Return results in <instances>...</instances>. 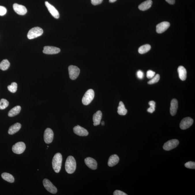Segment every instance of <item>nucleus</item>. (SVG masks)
<instances>
[{
	"mask_svg": "<svg viewBox=\"0 0 195 195\" xmlns=\"http://www.w3.org/2000/svg\"><path fill=\"white\" fill-rule=\"evenodd\" d=\"M178 107V104L177 100L175 99L172 100L170 103V114L172 116L175 115L177 112Z\"/></svg>",
	"mask_w": 195,
	"mask_h": 195,
	"instance_id": "18",
	"label": "nucleus"
},
{
	"mask_svg": "<svg viewBox=\"0 0 195 195\" xmlns=\"http://www.w3.org/2000/svg\"><path fill=\"white\" fill-rule=\"evenodd\" d=\"M178 72L179 73V78L182 81H185L186 78L187 72L186 69L182 66H180L178 67L177 70Z\"/></svg>",
	"mask_w": 195,
	"mask_h": 195,
	"instance_id": "21",
	"label": "nucleus"
},
{
	"mask_svg": "<svg viewBox=\"0 0 195 195\" xmlns=\"http://www.w3.org/2000/svg\"><path fill=\"white\" fill-rule=\"evenodd\" d=\"M43 30L39 27H35L31 29L29 31L27 37L29 39H33L42 35L43 33Z\"/></svg>",
	"mask_w": 195,
	"mask_h": 195,
	"instance_id": "3",
	"label": "nucleus"
},
{
	"mask_svg": "<svg viewBox=\"0 0 195 195\" xmlns=\"http://www.w3.org/2000/svg\"><path fill=\"white\" fill-rule=\"evenodd\" d=\"M185 166L188 168L195 169V163L193 162H187L185 164Z\"/></svg>",
	"mask_w": 195,
	"mask_h": 195,
	"instance_id": "32",
	"label": "nucleus"
},
{
	"mask_svg": "<svg viewBox=\"0 0 195 195\" xmlns=\"http://www.w3.org/2000/svg\"><path fill=\"white\" fill-rule=\"evenodd\" d=\"M2 177L4 180L9 183H13L14 182V178L13 176L9 173H3L2 174Z\"/></svg>",
	"mask_w": 195,
	"mask_h": 195,
	"instance_id": "26",
	"label": "nucleus"
},
{
	"mask_svg": "<svg viewBox=\"0 0 195 195\" xmlns=\"http://www.w3.org/2000/svg\"><path fill=\"white\" fill-rule=\"evenodd\" d=\"M43 184L46 189L50 193L55 194L58 191L57 187L48 179H44Z\"/></svg>",
	"mask_w": 195,
	"mask_h": 195,
	"instance_id": "7",
	"label": "nucleus"
},
{
	"mask_svg": "<svg viewBox=\"0 0 195 195\" xmlns=\"http://www.w3.org/2000/svg\"><path fill=\"white\" fill-rule=\"evenodd\" d=\"M94 92L91 89H89L86 92L82 99V103L85 105H87L89 104L94 99Z\"/></svg>",
	"mask_w": 195,
	"mask_h": 195,
	"instance_id": "4",
	"label": "nucleus"
},
{
	"mask_svg": "<svg viewBox=\"0 0 195 195\" xmlns=\"http://www.w3.org/2000/svg\"><path fill=\"white\" fill-rule=\"evenodd\" d=\"M21 125L19 123H16L13 125L11 126L8 130V134L12 135L15 134V133L19 131L20 129Z\"/></svg>",
	"mask_w": 195,
	"mask_h": 195,
	"instance_id": "22",
	"label": "nucleus"
},
{
	"mask_svg": "<svg viewBox=\"0 0 195 195\" xmlns=\"http://www.w3.org/2000/svg\"><path fill=\"white\" fill-rule=\"evenodd\" d=\"M61 50L58 47L50 46H46L44 47L43 52L44 53L49 55H52L59 53Z\"/></svg>",
	"mask_w": 195,
	"mask_h": 195,
	"instance_id": "11",
	"label": "nucleus"
},
{
	"mask_svg": "<svg viewBox=\"0 0 195 195\" xmlns=\"http://www.w3.org/2000/svg\"><path fill=\"white\" fill-rule=\"evenodd\" d=\"M21 110V107L20 106H16L10 110L8 113V116L9 117H12L18 115L19 114Z\"/></svg>",
	"mask_w": 195,
	"mask_h": 195,
	"instance_id": "23",
	"label": "nucleus"
},
{
	"mask_svg": "<svg viewBox=\"0 0 195 195\" xmlns=\"http://www.w3.org/2000/svg\"><path fill=\"white\" fill-rule=\"evenodd\" d=\"M193 123V119L190 117L183 118L181 121L180 126L181 129L183 130H186L192 125Z\"/></svg>",
	"mask_w": 195,
	"mask_h": 195,
	"instance_id": "10",
	"label": "nucleus"
},
{
	"mask_svg": "<svg viewBox=\"0 0 195 195\" xmlns=\"http://www.w3.org/2000/svg\"><path fill=\"white\" fill-rule=\"evenodd\" d=\"M170 25V23L164 21L158 24L156 27V31L158 33H162L166 31Z\"/></svg>",
	"mask_w": 195,
	"mask_h": 195,
	"instance_id": "13",
	"label": "nucleus"
},
{
	"mask_svg": "<svg viewBox=\"0 0 195 195\" xmlns=\"http://www.w3.org/2000/svg\"><path fill=\"white\" fill-rule=\"evenodd\" d=\"M152 3L151 0H147L140 4L138 6V8L140 10L146 11L151 7Z\"/></svg>",
	"mask_w": 195,
	"mask_h": 195,
	"instance_id": "20",
	"label": "nucleus"
},
{
	"mask_svg": "<svg viewBox=\"0 0 195 195\" xmlns=\"http://www.w3.org/2000/svg\"><path fill=\"white\" fill-rule=\"evenodd\" d=\"M117 109V113L120 115H125L127 114V110L122 102L120 101L119 102Z\"/></svg>",
	"mask_w": 195,
	"mask_h": 195,
	"instance_id": "24",
	"label": "nucleus"
},
{
	"mask_svg": "<svg viewBox=\"0 0 195 195\" xmlns=\"http://www.w3.org/2000/svg\"><path fill=\"white\" fill-rule=\"evenodd\" d=\"M74 132L75 134L80 136H86L89 134L87 130L79 125L74 127Z\"/></svg>",
	"mask_w": 195,
	"mask_h": 195,
	"instance_id": "15",
	"label": "nucleus"
},
{
	"mask_svg": "<svg viewBox=\"0 0 195 195\" xmlns=\"http://www.w3.org/2000/svg\"><path fill=\"white\" fill-rule=\"evenodd\" d=\"M18 88V85L17 83L14 82L11 83V85L8 86V90L11 93H15L16 91Z\"/></svg>",
	"mask_w": 195,
	"mask_h": 195,
	"instance_id": "28",
	"label": "nucleus"
},
{
	"mask_svg": "<svg viewBox=\"0 0 195 195\" xmlns=\"http://www.w3.org/2000/svg\"><path fill=\"white\" fill-rule=\"evenodd\" d=\"M119 158L117 155L114 154L110 156L109 158L108 165L109 167H112L118 164Z\"/></svg>",
	"mask_w": 195,
	"mask_h": 195,
	"instance_id": "19",
	"label": "nucleus"
},
{
	"mask_svg": "<svg viewBox=\"0 0 195 195\" xmlns=\"http://www.w3.org/2000/svg\"><path fill=\"white\" fill-rule=\"evenodd\" d=\"M102 113L100 111H98L94 114L93 116V121L94 126L99 125L101 123L102 118Z\"/></svg>",
	"mask_w": 195,
	"mask_h": 195,
	"instance_id": "17",
	"label": "nucleus"
},
{
	"mask_svg": "<svg viewBox=\"0 0 195 195\" xmlns=\"http://www.w3.org/2000/svg\"><path fill=\"white\" fill-rule=\"evenodd\" d=\"M137 75L138 78L140 79H142L143 78V77H144V74L142 72V71L139 70L137 72Z\"/></svg>",
	"mask_w": 195,
	"mask_h": 195,
	"instance_id": "36",
	"label": "nucleus"
},
{
	"mask_svg": "<svg viewBox=\"0 0 195 195\" xmlns=\"http://www.w3.org/2000/svg\"><path fill=\"white\" fill-rule=\"evenodd\" d=\"M14 10L17 14L20 15H24L26 14L27 10L26 8L24 5L15 3L13 5Z\"/></svg>",
	"mask_w": 195,
	"mask_h": 195,
	"instance_id": "14",
	"label": "nucleus"
},
{
	"mask_svg": "<svg viewBox=\"0 0 195 195\" xmlns=\"http://www.w3.org/2000/svg\"><path fill=\"white\" fill-rule=\"evenodd\" d=\"M114 195H127V194L119 190H116L114 192Z\"/></svg>",
	"mask_w": 195,
	"mask_h": 195,
	"instance_id": "37",
	"label": "nucleus"
},
{
	"mask_svg": "<svg viewBox=\"0 0 195 195\" xmlns=\"http://www.w3.org/2000/svg\"><path fill=\"white\" fill-rule=\"evenodd\" d=\"M62 156L61 153H57L54 155L52 161L53 168L57 173L61 170L62 162Z\"/></svg>",
	"mask_w": 195,
	"mask_h": 195,
	"instance_id": "2",
	"label": "nucleus"
},
{
	"mask_svg": "<svg viewBox=\"0 0 195 195\" xmlns=\"http://www.w3.org/2000/svg\"><path fill=\"white\" fill-rule=\"evenodd\" d=\"M91 3L93 5H96L102 3L103 0H91Z\"/></svg>",
	"mask_w": 195,
	"mask_h": 195,
	"instance_id": "35",
	"label": "nucleus"
},
{
	"mask_svg": "<svg viewBox=\"0 0 195 195\" xmlns=\"http://www.w3.org/2000/svg\"><path fill=\"white\" fill-rule=\"evenodd\" d=\"M101 124H102V126L104 125V121H103L102 122H101Z\"/></svg>",
	"mask_w": 195,
	"mask_h": 195,
	"instance_id": "40",
	"label": "nucleus"
},
{
	"mask_svg": "<svg viewBox=\"0 0 195 195\" xmlns=\"http://www.w3.org/2000/svg\"><path fill=\"white\" fill-rule=\"evenodd\" d=\"M9 102L6 100L2 99L0 101V109L4 110L8 106Z\"/></svg>",
	"mask_w": 195,
	"mask_h": 195,
	"instance_id": "29",
	"label": "nucleus"
},
{
	"mask_svg": "<svg viewBox=\"0 0 195 195\" xmlns=\"http://www.w3.org/2000/svg\"><path fill=\"white\" fill-rule=\"evenodd\" d=\"M179 143V140L176 139L170 140L164 143L163 148L166 151H170L177 147Z\"/></svg>",
	"mask_w": 195,
	"mask_h": 195,
	"instance_id": "8",
	"label": "nucleus"
},
{
	"mask_svg": "<svg viewBox=\"0 0 195 195\" xmlns=\"http://www.w3.org/2000/svg\"><path fill=\"white\" fill-rule=\"evenodd\" d=\"M160 80V76L159 74H157L155 76L151 79L148 82L149 84H153L154 83L158 82Z\"/></svg>",
	"mask_w": 195,
	"mask_h": 195,
	"instance_id": "31",
	"label": "nucleus"
},
{
	"mask_svg": "<svg viewBox=\"0 0 195 195\" xmlns=\"http://www.w3.org/2000/svg\"><path fill=\"white\" fill-rule=\"evenodd\" d=\"M150 106V108L147 109V111L149 112L153 113L155 111V102L154 101H151L149 103Z\"/></svg>",
	"mask_w": 195,
	"mask_h": 195,
	"instance_id": "30",
	"label": "nucleus"
},
{
	"mask_svg": "<svg viewBox=\"0 0 195 195\" xmlns=\"http://www.w3.org/2000/svg\"><path fill=\"white\" fill-rule=\"evenodd\" d=\"M76 168V163L74 158L70 156L67 158L65 163L66 171L69 174H72L75 172Z\"/></svg>",
	"mask_w": 195,
	"mask_h": 195,
	"instance_id": "1",
	"label": "nucleus"
},
{
	"mask_svg": "<svg viewBox=\"0 0 195 195\" xmlns=\"http://www.w3.org/2000/svg\"><path fill=\"white\" fill-rule=\"evenodd\" d=\"M166 1L170 5H173L175 2V0H166Z\"/></svg>",
	"mask_w": 195,
	"mask_h": 195,
	"instance_id": "38",
	"label": "nucleus"
},
{
	"mask_svg": "<svg viewBox=\"0 0 195 195\" xmlns=\"http://www.w3.org/2000/svg\"><path fill=\"white\" fill-rule=\"evenodd\" d=\"M155 73L151 70H149L147 71L146 76L147 78L149 79L152 78L155 76Z\"/></svg>",
	"mask_w": 195,
	"mask_h": 195,
	"instance_id": "33",
	"label": "nucleus"
},
{
	"mask_svg": "<svg viewBox=\"0 0 195 195\" xmlns=\"http://www.w3.org/2000/svg\"><path fill=\"white\" fill-rule=\"evenodd\" d=\"M117 0H109V2L110 3H114L116 2Z\"/></svg>",
	"mask_w": 195,
	"mask_h": 195,
	"instance_id": "39",
	"label": "nucleus"
},
{
	"mask_svg": "<svg viewBox=\"0 0 195 195\" xmlns=\"http://www.w3.org/2000/svg\"><path fill=\"white\" fill-rule=\"evenodd\" d=\"M54 133L51 129L47 128L44 131V141L47 144L52 142L54 138Z\"/></svg>",
	"mask_w": 195,
	"mask_h": 195,
	"instance_id": "9",
	"label": "nucleus"
},
{
	"mask_svg": "<svg viewBox=\"0 0 195 195\" xmlns=\"http://www.w3.org/2000/svg\"><path fill=\"white\" fill-rule=\"evenodd\" d=\"M7 11L6 8L5 7L0 6V16L5 15L6 14Z\"/></svg>",
	"mask_w": 195,
	"mask_h": 195,
	"instance_id": "34",
	"label": "nucleus"
},
{
	"mask_svg": "<svg viewBox=\"0 0 195 195\" xmlns=\"http://www.w3.org/2000/svg\"><path fill=\"white\" fill-rule=\"evenodd\" d=\"M151 48V46L149 44H145V45L141 46L138 48V52L140 54H145L148 52Z\"/></svg>",
	"mask_w": 195,
	"mask_h": 195,
	"instance_id": "25",
	"label": "nucleus"
},
{
	"mask_svg": "<svg viewBox=\"0 0 195 195\" xmlns=\"http://www.w3.org/2000/svg\"><path fill=\"white\" fill-rule=\"evenodd\" d=\"M86 165L93 170H95L97 168V163L94 159L88 157L85 160Z\"/></svg>",
	"mask_w": 195,
	"mask_h": 195,
	"instance_id": "16",
	"label": "nucleus"
},
{
	"mask_svg": "<svg viewBox=\"0 0 195 195\" xmlns=\"http://www.w3.org/2000/svg\"><path fill=\"white\" fill-rule=\"evenodd\" d=\"M26 149L25 143L20 142L16 143L13 146L12 150L14 153L16 154H21L24 152Z\"/></svg>",
	"mask_w": 195,
	"mask_h": 195,
	"instance_id": "6",
	"label": "nucleus"
},
{
	"mask_svg": "<svg viewBox=\"0 0 195 195\" xmlns=\"http://www.w3.org/2000/svg\"><path fill=\"white\" fill-rule=\"evenodd\" d=\"M69 74L70 78L72 80L76 79L80 73V69L76 66L71 65L68 67Z\"/></svg>",
	"mask_w": 195,
	"mask_h": 195,
	"instance_id": "5",
	"label": "nucleus"
},
{
	"mask_svg": "<svg viewBox=\"0 0 195 195\" xmlns=\"http://www.w3.org/2000/svg\"><path fill=\"white\" fill-rule=\"evenodd\" d=\"M10 63L8 60L4 59L0 63V69L2 71H5L8 69L10 66Z\"/></svg>",
	"mask_w": 195,
	"mask_h": 195,
	"instance_id": "27",
	"label": "nucleus"
},
{
	"mask_svg": "<svg viewBox=\"0 0 195 195\" xmlns=\"http://www.w3.org/2000/svg\"><path fill=\"white\" fill-rule=\"evenodd\" d=\"M45 4L46 7H47L49 12L51 14V15L54 17V18L58 19L59 18L60 15L59 12L56 9L55 7L51 5L48 2L46 1L45 2Z\"/></svg>",
	"mask_w": 195,
	"mask_h": 195,
	"instance_id": "12",
	"label": "nucleus"
}]
</instances>
